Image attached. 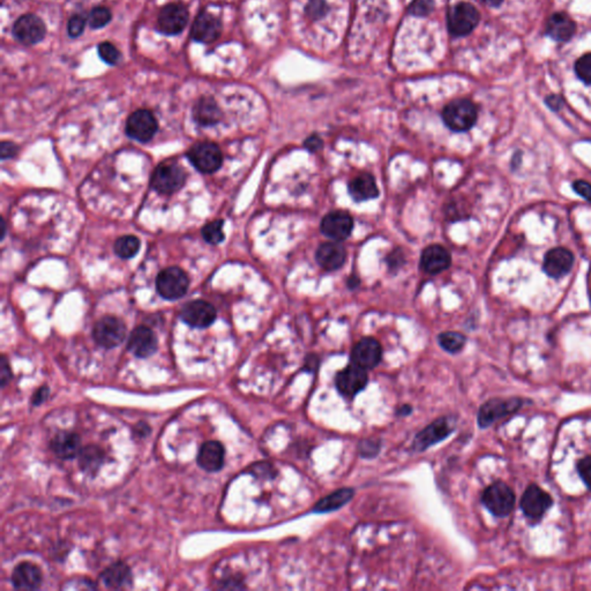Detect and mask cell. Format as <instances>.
Masks as SVG:
<instances>
[{
  "instance_id": "6da1fadb",
  "label": "cell",
  "mask_w": 591,
  "mask_h": 591,
  "mask_svg": "<svg viewBox=\"0 0 591 591\" xmlns=\"http://www.w3.org/2000/svg\"><path fill=\"white\" fill-rule=\"evenodd\" d=\"M442 119L446 126L454 132H465L477 121V109L469 100H455L446 105L442 111Z\"/></svg>"
},
{
  "instance_id": "7a4b0ae2",
  "label": "cell",
  "mask_w": 591,
  "mask_h": 591,
  "mask_svg": "<svg viewBox=\"0 0 591 591\" xmlns=\"http://www.w3.org/2000/svg\"><path fill=\"white\" fill-rule=\"evenodd\" d=\"M482 501L487 510L496 517H504L515 506V494L508 485L497 482L487 487L482 496Z\"/></svg>"
},
{
  "instance_id": "3957f363",
  "label": "cell",
  "mask_w": 591,
  "mask_h": 591,
  "mask_svg": "<svg viewBox=\"0 0 591 591\" xmlns=\"http://www.w3.org/2000/svg\"><path fill=\"white\" fill-rule=\"evenodd\" d=\"M186 175L182 166L175 162H164L157 166L152 175V186L161 194H173L182 189Z\"/></svg>"
},
{
  "instance_id": "277c9868",
  "label": "cell",
  "mask_w": 591,
  "mask_h": 591,
  "mask_svg": "<svg viewBox=\"0 0 591 591\" xmlns=\"http://www.w3.org/2000/svg\"><path fill=\"white\" fill-rule=\"evenodd\" d=\"M190 162L195 169L202 173H213L218 171L222 166V152L220 147L214 142L204 141L195 143L187 153Z\"/></svg>"
},
{
  "instance_id": "5b68a950",
  "label": "cell",
  "mask_w": 591,
  "mask_h": 591,
  "mask_svg": "<svg viewBox=\"0 0 591 591\" xmlns=\"http://www.w3.org/2000/svg\"><path fill=\"white\" fill-rule=\"evenodd\" d=\"M93 338L103 348H116L126 338V326L121 319L107 315L96 322Z\"/></svg>"
},
{
  "instance_id": "8992f818",
  "label": "cell",
  "mask_w": 591,
  "mask_h": 591,
  "mask_svg": "<svg viewBox=\"0 0 591 591\" xmlns=\"http://www.w3.org/2000/svg\"><path fill=\"white\" fill-rule=\"evenodd\" d=\"M189 277L178 267H169L162 270L157 279V291L163 298L168 300L182 298L189 289Z\"/></svg>"
},
{
  "instance_id": "52a82bcc",
  "label": "cell",
  "mask_w": 591,
  "mask_h": 591,
  "mask_svg": "<svg viewBox=\"0 0 591 591\" xmlns=\"http://www.w3.org/2000/svg\"><path fill=\"white\" fill-rule=\"evenodd\" d=\"M479 12L469 3H458L449 10L447 15L449 29L454 36L470 34L479 22Z\"/></svg>"
},
{
  "instance_id": "ba28073f",
  "label": "cell",
  "mask_w": 591,
  "mask_h": 591,
  "mask_svg": "<svg viewBox=\"0 0 591 591\" xmlns=\"http://www.w3.org/2000/svg\"><path fill=\"white\" fill-rule=\"evenodd\" d=\"M189 18V10L182 4H168L159 11L157 29L163 35H178L187 26Z\"/></svg>"
},
{
  "instance_id": "9c48e42d",
  "label": "cell",
  "mask_w": 591,
  "mask_h": 591,
  "mask_svg": "<svg viewBox=\"0 0 591 591\" xmlns=\"http://www.w3.org/2000/svg\"><path fill=\"white\" fill-rule=\"evenodd\" d=\"M12 33L23 46H35L46 37V23L35 14H25L15 21Z\"/></svg>"
},
{
  "instance_id": "30bf717a",
  "label": "cell",
  "mask_w": 591,
  "mask_h": 591,
  "mask_svg": "<svg viewBox=\"0 0 591 591\" xmlns=\"http://www.w3.org/2000/svg\"><path fill=\"white\" fill-rule=\"evenodd\" d=\"M454 431V423L449 417L435 419L434 422L426 426L413 440V449L417 452H424L435 444L445 440Z\"/></svg>"
},
{
  "instance_id": "8fae6325",
  "label": "cell",
  "mask_w": 591,
  "mask_h": 591,
  "mask_svg": "<svg viewBox=\"0 0 591 591\" xmlns=\"http://www.w3.org/2000/svg\"><path fill=\"white\" fill-rule=\"evenodd\" d=\"M335 383L341 395L352 399L366 387L368 383L367 370L351 363L336 374Z\"/></svg>"
},
{
  "instance_id": "7c38bea8",
  "label": "cell",
  "mask_w": 591,
  "mask_h": 591,
  "mask_svg": "<svg viewBox=\"0 0 591 591\" xmlns=\"http://www.w3.org/2000/svg\"><path fill=\"white\" fill-rule=\"evenodd\" d=\"M159 124L153 112L150 110L134 111L126 123V133L139 142H148L157 132Z\"/></svg>"
},
{
  "instance_id": "4fadbf2b",
  "label": "cell",
  "mask_w": 591,
  "mask_h": 591,
  "mask_svg": "<svg viewBox=\"0 0 591 591\" xmlns=\"http://www.w3.org/2000/svg\"><path fill=\"white\" fill-rule=\"evenodd\" d=\"M521 403L522 401L519 399H512V400L493 399V400L487 401L482 406L478 413V425L482 429L489 427L498 419L503 418L520 409Z\"/></svg>"
},
{
  "instance_id": "5bb4252c",
  "label": "cell",
  "mask_w": 591,
  "mask_h": 591,
  "mask_svg": "<svg viewBox=\"0 0 591 591\" xmlns=\"http://www.w3.org/2000/svg\"><path fill=\"white\" fill-rule=\"evenodd\" d=\"M322 234L335 241H342L350 237L354 229V220L345 211H331L322 218Z\"/></svg>"
},
{
  "instance_id": "9a60e30c",
  "label": "cell",
  "mask_w": 591,
  "mask_h": 591,
  "mask_svg": "<svg viewBox=\"0 0 591 591\" xmlns=\"http://www.w3.org/2000/svg\"><path fill=\"white\" fill-rule=\"evenodd\" d=\"M182 320L194 328H207L216 319V310L206 300H193L182 307Z\"/></svg>"
},
{
  "instance_id": "2e32d148",
  "label": "cell",
  "mask_w": 591,
  "mask_h": 591,
  "mask_svg": "<svg viewBox=\"0 0 591 591\" xmlns=\"http://www.w3.org/2000/svg\"><path fill=\"white\" fill-rule=\"evenodd\" d=\"M552 505L553 500L551 496L535 484L526 487V490L521 498V508L523 513L530 519L542 517Z\"/></svg>"
},
{
  "instance_id": "e0dca14e",
  "label": "cell",
  "mask_w": 591,
  "mask_h": 591,
  "mask_svg": "<svg viewBox=\"0 0 591 591\" xmlns=\"http://www.w3.org/2000/svg\"><path fill=\"white\" fill-rule=\"evenodd\" d=\"M222 22L209 12H201L192 25L191 37L195 42L209 44L221 36Z\"/></svg>"
},
{
  "instance_id": "ac0fdd59",
  "label": "cell",
  "mask_w": 591,
  "mask_h": 591,
  "mask_svg": "<svg viewBox=\"0 0 591 591\" xmlns=\"http://www.w3.org/2000/svg\"><path fill=\"white\" fill-rule=\"evenodd\" d=\"M381 357L383 348L380 343L374 338H364L352 349L351 363L363 367L365 370H371L380 363Z\"/></svg>"
},
{
  "instance_id": "d6986e66",
  "label": "cell",
  "mask_w": 591,
  "mask_h": 591,
  "mask_svg": "<svg viewBox=\"0 0 591 591\" xmlns=\"http://www.w3.org/2000/svg\"><path fill=\"white\" fill-rule=\"evenodd\" d=\"M573 263L574 255L571 251L565 247H556L545 254L543 270L547 277L560 279L571 272Z\"/></svg>"
},
{
  "instance_id": "ffe728a7",
  "label": "cell",
  "mask_w": 591,
  "mask_h": 591,
  "mask_svg": "<svg viewBox=\"0 0 591 591\" xmlns=\"http://www.w3.org/2000/svg\"><path fill=\"white\" fill-rule=\"evenodd\" d=\"M452 258L445 247L433 244L426 247L420 255V268L425 273L437 275L451 266Z\"/></svg>"
},
{
  "instance_id": "44dd1931",
  "label": "cell",
  "mask_w": 591,
  "mask_h": 591,
  "mask_svg": "<svg viewBox=\"0 0 591 591\" xmlns=\"http://www.w3.org/2000/svg\"><path fill=\"white\" fill-rule=\"evenodd\" d=\"M127 348L137 357H150L157 350V336L152 329L140 326L131 333Z\"/></svg>"
},
{
  "instance_id": "7402d4cb",
  "label": "cell",
  "mask_w": 591,
  "mask_h": 591,
  "mask_svg": "<svg viewBox=\"0 0 591 591\" xmlns=\"http://www.w3.org/2000/svg\"><path fill=\"white\" fill-rule=\"evenodd\" d=\"M315 259L319 266L328 272H334L345 265L347 252L343 245L338 241H328L318 247Z\"/></svg>"
},
{
  "instance_id": "603a6c76",
  "label": "cell",
  "mask_w": 591,
  "mask_h": 591,
  "mask_svg": "<svg viewBox=\"0 0 591 591\" xmlns=\"http://www.w3.org/2000/svg\"><path fill=\"white\" fill-rule=\"evenodd\" d=\"M12 583L21 590H35L42 583V572L32 562H22L14 569Z\"/></svg>"
},
{
  "instance_id": "cb8c5ba5",
  "label": "cell",
  "mask_w": 591,
  "mask_h": 591,
  "mask_svg": "<svg viewBox=\"0 0 591 591\" xmlns=\"http://www.w3.org/2000/svg\"><path fill=\"white\" fill-rule=\"evenodd\" d=\"M349 194L354 201H367L371 199L378 198L379 189L373 175L370 173H361L352 179L348 185Z\"/></svg>"
},
{
  "instance_id": "d4e9b609",
  "label": "cell",
  "mask_w": 591,
  "mask_h": 591,
  "mask_svg": "<svg viewBox=\"0 0 591 591\" xmlns=\"http://www.w3.org/2000/svg\"><path fill=\"white\" fill-rule=\"evenodd\" d=\"M198 463L206 471H218L225 465V447L218 441H207L199 451Z\"/></svg>"
},
{
  "instance_id": "484cf974",
  "label": "cell",
  "mask_w": 591,
  "mask_h": 591,
  "mask_svg": "<svg viewBox=\"0 0 591 591\" xmlns=\"http://www.w3.org/2000/svg\"><path fill=\"white\" fill-rule=\"evenodd\" d=\"M193 118L201 126H213L221 121V109L214 98L205 96L193 107Z\"/></svg>"
},
{
  "instance_id": "4316f807",
  "label": "cell",
  "mask_w": 591,
  "mask_h": 591,
  "mask_svg": "<svg viewBox=\"0 0 591 591\" xmlns=\"http://www.w3.org/2000/svg\"><path fill=\"white\" fill-rule=\"evenodd\" d=\"M79 435L71 432H60L51 440V449L58 458L69 460L78 456L81 451Z\"/></svg>"
},
{
  "instance_id": "83f0119b",
  "label": "cell",
  "mask_w": 591,
  "mask_h": 591,
  "mask_svg": "<svg viewBox=\"0 0 591 591\" xmlns=\"http://www.w3.org/2000/svg\"><path fill=\"white\" fill-rule=\"evenodd\" d=\"M575 22L567 14H553L546 23V33L559 42H566L575 34Z\"/></svg>"
},
{
  "instance_id": "f1b7e54d",
  "label": "cell",
  "mask_w": 591,
  "mask_h": 591,
  "mask_svg": "<svg viewBox=\"0 0 591 591\" xmlns=\"http://www.w3.org/2000/svg\"><path fill=\"white\" fill-rule=\"evenodd\" d=\"M131 578L130 569L124 562H116L109 566L101 575L102 582L105 587L111 589H121L130 585Z\"/></svg>"
},
{
  "instance_id": "f546056e",
  "label": "cell",
  "mask_w": 591,
  "mask_h": 591,
  "mask_svg": "<svg viewBox=\"0 0 591 591\" xmlns=\"http://www.w3.org/2000/svg\"><path fill=\"white\" fill-rule=\"evenodd\" d=\"M354 496V491L352 489H341L335 491L327 497L322 498L321 500L317 503L313 507L314 513H329L333 510H340L347 503L352 499Z\"/></svg>"
},
{
  "instance_id": "4dcf8cb0",
  "label": "cell",
  "mask_w": 591,
  "mask_h": 591,
  "mask_svg": "<svg viewBox=\"0 0 591 591\" xmlns=\"http://www.w3.org/2000/svg\"><path fill=\"white\" fill-rule=\"evenodd\" d=\"M79 465L88 474H96L103 462V452L96 446H87L79 453Z\"/></svg>"
},
{
  "instance_id": "1f68e13d",
  "label": "cell",
  "mask_w": 591,
  "mask_h": 591,
  "mask_svg": "<svg viewBox=\"0 0 591 591\" xmlns=\"http://www.w3.org/2000/svg\"><path fill=\"white\" fill-rule=\"evenodd\" d=\"M139 248L140 241L135 236L126 234V236L118 238L117 241L114 244V252L118 257L123 258V259L135 257Z\"/></svg>"
},
{
  "instance_id": "d6a6232c",
  "label": "cell",
  "mask_w": 591,
  "mask_h": 591,
  "mask_svg": "<svg viewBox=\"0 0 591 591\" xmlns=\"http://www.w3.org/2000/svg\"><path fill=\"white\" fill-rule=\"evenodd\" d=\"M438 341L439 345L444 350L451 352V354H456L463 349L467 340H465V335L456 333V331H445V333L439 335Z\"/></svg>"
},
{
  "instance_id": "836d02e7",
  "label": "cell",
  "mask_w": 591,
  "mask_h": 591,
  "mask_svg": "<svg viewBox=\"0 0 591 591\" xmlns=\"http://www.w3.org/2000/svg\"><path fill=\"white\" fill-rule=\"evenodd\" d=\"M223 225L225 222L222 220L211 222L202 227V237L207 243L211 245H218L225 241V232H223Z\"/></svg>"
},
{
  "instance_id": "e575fe53",
  "label": "cell",
  "mask_w": 591,
  "mask_h": 591,
  "mask_svg": "<svg viewBox=\"0 0 591 591\" xmlns=\"http://www.w3.org/2000/svg\"><path fill=\"white\" fill-rule=\"evenodd\" d=\"M112 19V14L107 7L98 6L91 10L89 17H88V23L91 26V29H101L103 27L107 26Z\"/></svg>"
},
{
  "instance_id": "d590c367",
  "label": "cell",
  "mask_w": 591,
  "mask_h": 591,
  "mask_svg": "<svg viewBox=\"0 0 591 591\" xmlns=\"http://www.w3.org/2000/svg\"><path fill=\"white\" fill-rule=\"evenodd\" d=\"M98 55L107 65H117L121 58V53L116 46L110 42H103L98 44Z\"/></svg>"
},
{
  "instance_id": "8d00e7d4",
  "label": "cell",
  "mask_w": 591,
  "mask_h": 591,
  "mask_svg": "<svg viewBox=\"0 0 591 591\" xmlns=\"http://www.w3.org/2000/svg\"><path fill=\"white\" fill-rule=\"evenodd\" d=\"M575 72L582 81L591 85V53L582 55L575 64Z\"/></svg>"
},
{
  "instance_id": "74e56055",
  "label": "cell",
  "mask_w": 591,
  "mask_h": 591,
  "mask_svg": "<svg viewBox=\"0 0 591 591\" xmlns=\"http://www.w3.org/2000/svg\"><path fill=\"white\" fill-rule=\"evenodd\" d=\"M86 21H87V19L82 14L72 15L69 25H67L69 35L73 39H77L79 36L82 35V33L85 32Z\"/></svg>"
},
{
  "instance_id": "f35d334b",
  "label": "cell",
  "mask_w": 591,
  "mask_h": 591,
  "mask_svg": "<svg viewBox=\"0 0 591 591\" xmlns=\"http://www.w3.org/2000/svg\"><path fill=\"white\" fill-rule=\"evenodd\" d=\"M433 0H413L410 5V13L417 17H425L433 10Z\"/></svg>"
},
{
  "instance_id": "ab89813d",
  "label": "cell",
  "mask_w": 591,
  "mask_h": 591,
  "mask_svg": "<svg viewBox=\"0 0 591 591\" xmlns=\"http://www.w3.org/2000/svg\"><path fill=\"white\" fill-rule=\"evenodd\" d=\"M578 470L582 481L585 482L589 490H591V456L582 458L581 461L578 462Z\"/></svg>"
},
{
  "instance_id": "60d3db41",
  "label": "cell",
  "mask_w": 591,
  "mask_h": 591,
  "mask_svg": "<svg viewBox=\"0 0 591 591\" xmlns=\"http://www.w3.org/2000/svg\"><path fill=\"white\" fill-rule=\"evenodd\" d=\"M379 449L380 445L376 440H364L359 445V453L363 458H373L374 455L378 454Z\"/></svg>"
},
{
  "instance_id": "b9f144b4",
  "label": "cell",
  "mask_w": 591,
  "mask_h": 591,
  "mask_svg": "<svg viewBox=\"0 0 591 591\" xmlns=\"http://www.w3.org/2000/svg\"><path fill=\"white\" fill-rule=\"evenodd\" d=\"M573 189L578 195H581L582 198L591 202V184L585 180H576L573 182Z\"/></svg>"
},
{
  "instance_id": "7bdbcfd3",
  "label": "cell",
  "mask_w": 591,
  "mask_h": 591,
  "mask_svg": "<svg viewBox=\"0 0 591 591\" xmlns=\"http://www.w3.org/2000/svg\"><path fill=\"white\" fill-rule=\"evenodd\" d=\"M11 378H12V372H11L10 364H8L6 357L3 356L1 361H0V381H1V387L6 386L7 383H10Z\"/></svg>"
},
{
  "instance_id": "ee69618b",
  "label": "cell",
  "mask_w": 591,
  "mask_h": 591,
  "mask_svg": "<svg viewBox=\"0 0 591 591\" xmlns=\"http://www.w3.org/2000/svg\"><path fill=\"white\" fill-rule=\"evenodd\" d=\"M304 146L311 153H315V152H318V150H321L322 147H324V141H322L321 138L319 137V135H311V137L305 140Z\"/></svg>"
},
{
  "instance_id": "f6af8a7d",
  "label": "cell",
  "mask_w": 591,
  "mask_h": 591,
  "mask_svg": "<svg viewBox=\"0 0 591 591\" xmlns=\"http://www.w3.org/2000/svg\"><path fill=\"white\" fill-rule=\"evenodd\" d=\"M387 263H388V266H390V270H397L402 266L403 263V253L401 252L400 250L394 251L392 253L390 254V257L387 258Z\"/></svg>"
},
{
  "instance_id": "bcb514c9",
  "label": "cell",
  "mask_w": 591,
  "mask_h": 591,
  "mask_svg": "<svg viewBox=\"0 0 591 591\" xmlns=\"http://www.w3.org/2000/svg\"><path fill=\"white\" fill-rule=\"evenodd\" d=\"M18 152V147L13 142L1 143V159H6L13 157Z\"/></svg>"
},
{
  "instance_id": "7dc6e473",
  "label": "cell",
  "mask_w": 591,
  "mask_h": 591,
  "mask_svg": "<svg viewBox=\"0 0 591 591\" xmlns=\"http://www.w3.org/2000/svg\"><path fill=\"white\" fill-rule=\"evenodd\" d=\"M324 12V3L322 0H312L310 6L307 7V13L313 17H318L319 14Z\"/></svg>"
},
{
  "instance_id": "c3c4849f",
  "label": "cell",
  "mask_w": 591,
  "mask_h": 591,
  "mask_svg": "<svg viewBox=\"0 0 591 591\" xmlns=\"http://www.w3.org/2000/svg\"><path fill=\"white\" fill-rule=\"evenodd\" d=\"M48 393H49L48 387H42L41 390H37V393L34 395V404L42 403L48 397Z\"/></svg>"
},
{
  "instance_id": "681fc988",
  "label": "cell",
  "mask_w": 591,
  "mask_h": 591,
  "mask_svg": "<svg viewBox=\"0 0 591 591\" xmlns=\"http://www.w3.org/2000/svg\"><path fill=\"white\" fill-rule=\"evenodd\" d=\"M546 103L549 105L552 110H559L562 105V100L558 96H550L547 100H546Z\"/></svg>"
},
{
  "instance_id": "f907efd6",
  "label": "cell",
  "mask_w": 591,
  "mask_h": 591,
  "mask_svg": "<svg viewBox=\"0 0 591 591\" xmlns=\"http://www.w3.org/2000/svg\"><path fill=\"white\" fill-rule=\"evenodd\" d=\"M348 286L350 289H356L358 286H359V283H361V279H358L357 275L354 274V275H351L350 277L348 279Z\"/></svg>"
},
{
  "instance_id": "816d5d0a",
  "label": "cell",
  "mask_w": 591,
  "mask_h": 591,
  "mask_svg": "<svg viewBox=\"0 0 591 591\" xmlns=\"http://www.w3.org/2000/svg\"><path fill=\"white\" fill-rule=\"evenodd\" d=\"M489 6H499L504 0H483Z\"/></svg>"
}]
</instances>
